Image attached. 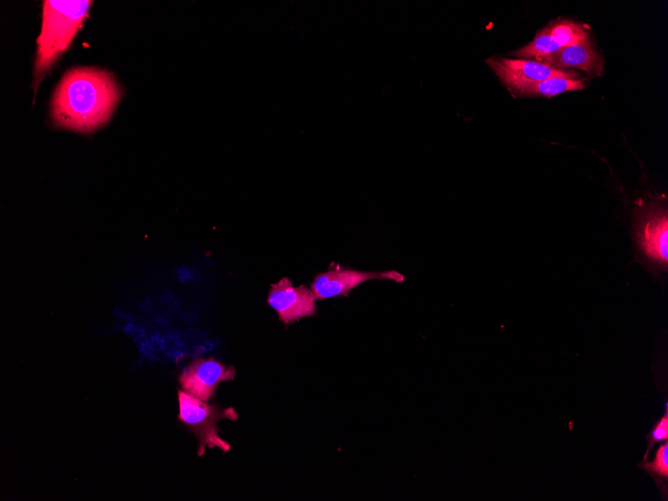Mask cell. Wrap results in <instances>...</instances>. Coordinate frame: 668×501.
<instances>
[{"label":"cell","instance_id":"cell-13","mask_svg":"<svg viewBox=\"0 0 668 501\" xmlns=\"http://www.w3.org/2000/svg\"><path fill=\"white\" fill-rule=\"evenodd\" d=\"M668 438V414L667 409L664 416L655 424V427L648 435L650 445L658 442L667 441Z\"/></svg>","mask_w":668,"mask_h":501},{"label":"cell","instance_id":"cell-1","mask_svg":"<svg viewBox=\"0 0 668 501\" xmlns=\"http://www.w3.org/2000/svg\"><path fill=\"white\" fill-rule=\"evenodd\" d=\"M121 91L113 75L93 67H77L64 74L51 102L56 125L92 132L111 117Z\"/></svg>","mask_w":668,"mask_h":501},{"label":"cell","instance_id":"cell-8","mask_svg":"<svg viewBox=\"0 0 668 501\" xmlns=\"http://www.w3.org/2000/svg\"><path fill=\"white\" fill-rule=\"evenodd\" d=\"M587 38L588 34L583 25L570 20H559L538 32L528 45L514 51L513 54L542 61L562 48Z\"/></svg>","mask_w":668,"mask_h":501},{"label":"cell","instance_id":"cell-2","mask_svg":"<svg viewBox=\"0 0 668 501\" xmlns=\"http://www.w3.org/2000/svg\"><path fill=\"white\" fill-rule=\"evenodd\" d=\"M91 3L89 0L43 2L42 28L37 38L34 70L36 85L57 58L68 49L87 17Z\"/></svg>","mask_w":668,"mask_h":501},{"label":"cell","instance_id":"cell-12","mask_svg":"<svg viewBox=\"0 0 668 501\" xmlns=\"http://www.w3.org/2000/svg\"><path fill=\"white\" fill-rule=\"evenodd\" d=\"M645 468L661 477L668 476V443L665 441L656 451L654 460L646 463Z\"/></svg>","mask_w":668,"mask_h":501},{"label":"cell","instance_id":"cell-5","mask_svg":"<svg viewBox=\"0 0 668 501\" xmlns=\"http://www.w3.org/2000/svg\"><path fill=\"white\" fill-rule=\"evenodd\" d=\"M373 279H387L398 283L405 280L403 274L395 271H360L333 265L327 271L315 276L310 289L316 299H328L336 296H348L357 286Z\"/></svg>","mask_w":668,"mask_h":501},{"label":"cell","instance_id":"cell-10","mask_svg":"<svg viewBox=\"0 0 668 501\" xmlns=\"http://www.w3.org/2000/svg\"><path fill=\"white\" fill-rule=\"evenodd\" d=\"M541 62L562 70L579 68L586 72H592L601 69L599 56L593 49L589 38L566 46L558 52L545 57Z\"/></svg>","mask_w":668,"mask_h":501},{"label":"cell","instance_id":"cell-9","mask_svg":"<svg viewBox=\"0 0 668 501\" xmlns=\"http://www.w3.org/2000/svg\"><path fill=\"white\" fill-rule=\"evenodd\" d=\"M638 245L645 255L660 264L668 260V217L666 210L651 208L637 230Z\"/></svg>","mask_w":668,"mask_h":501},{"label":"cell","instance_id":"cell-11","mask_svg":"<svg viewBox=\"0 0 668 501\" xmlns=\"http://www.w3.org/2000/svg\"><path fill=\"white\" fill-rule=\"evenodd\" d=\"M584 88V79L571 77H551L531 85L523 90V95H542L552 97L563 92L581 90Z\"/></svg>","mask_w":668,"mask_h":501},{"label":"cell","instance_id":"cell-7","mask_svg":"<svg viewBox=\"0 0 668 501\" xmlns=\"http://www.w3.org/2000/svg\"><path fill=\"white\" fill-rule=\"evenodd\" d=\"M234 367L214 359H196L189 363L179 376L182 390L205 402H208L216 387L225 381L233 380Z\"/></svg>","mask_w":668,"mask_h":501},{"label":"cell","instance_id":"cell-6","mask_svg":"<svg viewBox=\"0 0 668 501\" xmlns=\"http://www.w3.org/2000/svg\"><path fill=\"white\" fill-rule=\"evenodd\" d=\"M267 302L284 324L311 317L316 311V297L312 290L305 285L294 287L287 277L271 285Z\"/></svg>","mask_w":668,"mask_h":501},{"label":"cell","instance_id":"cell-3","mask_svg":"<svg viewBox=\"0 0 668 501\" xmlns=\"http://www.w3.org/2000/svg\"><path fill=\"white\" fill-rule=\"evenodd\" d=\"M178 405V419L197 437L198 456H202L206 448L230 451V444L219 436L217 422L222 419L238 420L239 415L234 408L209 405L183 390H178Z\"/></svg>","mask_w":668,"mask_h":501},{"label":"cell","instance_id":"cell-4","mask_svg":"<svg viewBox=\"0 0 668 501\" xmlns=\"http://www.w3.org/2000/svg\"><path fill=\"white\" fill-rule=\"evenodd\" d=\"M487 63L508 89L517 94L551 77H577L579 75L575 71L558 69L536 60L490 58Z\"/></svg>","mask_w":668,"mask_h":501}]
</instances>
